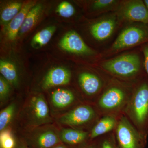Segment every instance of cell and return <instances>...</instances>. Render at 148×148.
<instances>
[{
	"label": "cell",
	"mask_w": 148,
	"mask_h": 148,
	"mask_svg": "<svg viewBox=\"0 0 148 148\" xmlns=\"http://www.w3.org/2000/svg\"><path fill=\"white\" fill-rule=\"evenodd\" d=\"M127 113L141 133L148 127V81L140 84L127 103Z\"/></svg>",
	"instance_id": "1"
},
{
	"label": "cell",
	"mask_w": 148,
	"mask_h": 148,
	"mask_svg": "<svg viewBox=\"0 0 148 148\" xmlns=\"http://www.w3.org/2000/svg\"><path fill=\"white\" fill-rule=\"evenodd\" d=\"M106 71L121 77L135 76L142 66L140 56L136 53H127L104 61L102 65Z\"/></svg>",
	"instance_id": "2"
},
{
	"label": "cell",
	"mask_w": 148,
	"mask_h": 148,
	"mask_svg": "<svg viewBox=\"0 0 148 148\" xmlns=\"http://www.w3.org/2000/svg\"><path fill=\"white\" fill-rule=\"evenodd\" d=\"M147 43H148V25L140 23L123 29L112 45L109 51L117 52Z\"/></svg>",
	"instance_id": "3"
},
{
	"label": "cell",
	"mask_w": 148,
	"mask_h": 148,
	"mask_svg": "<svg viewBox=\"0 0 148 148\" xmlns=\"http://www.w3.org/2000/svg\"><path fill=\"white\" fill-rule=\"evenodd\" d=\"M116 135L120 148H141L145 138L125 116L121 117L117 124Z\"/></svg>",
	"instance_id": "4"
},
{
	"label": "cell",
	"mask_w": 148,
	"mask_h": 148,
	"mask_svg": "<svg viewBox=\"0 0 148 148\" xmlns=\"http://www.w3.org/2000/svg\"><path fill=\"white\" fill-rule=\"evenodd\" d=\"M116 15L121 20L148 24V9L142 0L121 1Z\"/></svg>",
	"instance_id": "5"
},
{
	"label": "cell",
	"mask_w": 148,
	"mask_h": 148,
	"mask_svg": "<svg viewBox=\"0 0 148 148\" xmlns=\"http://www.w3.org/2000/svg\"><path fill=\"white\" fill-rule=\"evenodd\" d=\"M128 96L123 88L118 86L109 88L98 101L100 108L106 112H114L122 108L127 103Z\"/></svg>",
	"instance_id": "6"
},
{
	"label": "cell",
	"mask_w": 148,
	"mask_h": 148,
	"mask_svg": "<svg viewBox=\"0 0 148 148\" xmlns=\"http://www.w3.org/2000/svg\"><path fill=\"white\" fill-rule=\"evenodd\" d=\"M95 115V111L91 107L80 106L61 117L59 121L69 126H79L89 122Z\"/></svg>",
	"instance_id": "7"
},
{
	"label": "cell",
	"mask_w": 148,
	"mask_h": 148,
	"mask_svg": "<svg viewBox=\"0 0 148 148\" xmlns=\"http://www.w3.org/2000/svg\"><path fill=\"white\" fill-rule=\"evenodd\" d=\"M59 45L63 50L75 54L88 55L93 53L79 35L74 31L66 33L60 40Z\"/></svg>",
	"instance_id": "8"
},
{
	"label": "cell",
	"mask_w": 148,
	"mask_h": 148,
	"mask_svg": "<svg viewBox=\"0 0 148 148\" xmlns=\"http://www.w3.org/2000/svg\"><path fill=\"white\" fill-rule=\"evenodd\" d=\"M117 18L116 15L107 16L92 24L90 27V32L93 38L99 41L108 39L115 29Z\"/></svg>",
	"instance_id": "9"
},
{
	"label": "cell",
	"mask_w": 148,
	"mask_h": 148,
	"mask_svg": "<svg viewBox=\"0 0 148 148\" xmlns=\"http://www.w3.org/2000/svg\"><path fill=\"white\" fill-rule=\"evenodd\" d=\"M71 74L68 69L63 67H56L51 69L45 76L42 87L47 89L57 86L69 84L71 80Z\"/></svg>",
	"instance_id": "10"
},
{
	"label": "cell",
	"mask_w": 148,
	"mask_h": 148,
	"mask_svg": "<svg viewBox=\"0 0 148 148\" xmlns=\"http://www.w3.org/2000/svg\"><path fill=\"white\" fill-rule=\"evenodd\" d=\"M30 108L33 119L37 124L47 122L50 119L47 103L41 95L33 97L30 102Z\"/></svg>",
	"instance_id": "11"
},
{
	"label": "cell",
	"mask_w": 148,
	"mask_h": 148,
	"mask_svg": "<svg viewBox=\"0 0 148 148\" xmlns=\"http://www.w3.org/2000/svg\"><path fill=\"white\" fill-rule=\"evenodd\" d=\"M35 5L36 2L34 1L27 3L23 6L19 13L8 23L7 27V34L10 40L15 39L27 14Z\"/></svg>",
	"instance_id": "12"
},
{
	"label": "cell",
	"mask_w": 148,
	"mask_h": 148,
	"mask_svg": "<svg viewBox=\"0 0 148 148\" xmlns=\"http://www.w3.org/2000/svg\"><path fill=\"white\" fill-rule=\"evenodd\" d=\"M79 82L83 90L88 95L96 94L102 87L101 79L97 76L90 73H82L79 77Z\"/></svg>",
	"instance_id": "13"
},
{
	"label": "cell",
	"mask_w": 148,
	"mask_h": 148,
	"mask_svg": "<svg viewBox=\"0 0 148 148\" xmlns=\"http://www.w3.org/2000/svg\"><path fill=\"white\" fill-rule=\"evenodd\" d=\"M117 122L114 116H106L98 122L93 127L90 133V137L95 138L106 134L116 127Z\"/></svg>",
	"instance_id": "14"
},
{
	"label": "cell",
	"mask_w": 148,
	"mask_h": 148,
	"mask_svg": "<svg viewBox=\"0 0 148 148\" xmlns=\"http://www.w3.org/2000/svg\"><path fill=\"white\" fill-rule=\"evenodd\" d=\"M43 10L42 5L41 4H36L29 10L25 17L21 29L19 30V34H25L29 32L36 24Z\"/></svg>",
	"instance_id": "15"
},
{
	"label": "cell",
	"mask_w": 148,
	"mask_h": 148,
	"mask_svg": "<svg viewBox=\"0 0 148 148\" xmlns=\"http://www.w3.org/2000/svg\"><path fill=\"white\" fill-rule=\"evenodd\" d=\"M75 96L71 91L66 89L56 90L51 95L53 106L58 108H63L70 106L74 102Z\"/></svg>",
	"instance_id": "16"
},
{
	"label": "cell",
	"mask_w": 148,
	"mask_h": 148,
	"mask_svg": "<svg viewBox=\"0 0 148 148\" xmlns=\"http://www.w3.org/2000/svg\"><path fill=\"white\" fill-rule=\"evenodd\" d=\"M87 132H86L67 128L61 131L60 137L64 143L75 145L83 142L87 137Z\"/></svg>",
	"instance_id": "17"
},
{
	"label": "cell",
	"mask_w": 148,
	"mask_h": 148,
	"mask_svg": "<svg viewBox=\"0 0 148 148\" xmlns=\"http://www.w3.org/2000/svg\"><path fill=\"white\" fill-rule=\"evenodd\" d=\"M0 72L5 79L12 84L16 85L18 81L17 71L15 66L9 61L1 60Z\"/></svg>",
	"instance_id": "18"
},
{
	"label": "cell",
	"mask_w": 148,
	"mask_h": 148,
	"mask_svg": "<svg viewBox=\"0 0 148 148\" xmlns=\"http://www.w3.org/2000/svg\"><path fill=\"white\" fill-rule=\"evenodd\" d=\"M56 29L55 27L51 26L37 33L32 39V45L34 47L39 48L47 44L51 39Z\"/></svg>",
	"instance_id": "19"
},
{
	"label": "cell",
	"mask_w": 148,
	"mask_h": 148,
	"mask_svg": "<svg viewBox=\"0 0 148 148\" xmlns=\"http://www.w3.org/2000/svg\"><path fill=\"white\" fill-rule=\"evenodd\" d=\"M22 7V3L19 2H14L7 5L3 9L1 13V20L2 23H9L19 13Z\"/></svg>",
	"instance_id": "20"
},
{
	"label": "cell",
	"mask_w": 148,
	"mask_h": 148,
	"mask_svg": "<svg viewBox=\"0 0 148 148\" xmlns=\"http://www.w3.org/2000/svg\"><path fill=\"white\" fill-rule=\"evenodd\" d=\"M120 2L116 0H95L92 2V8L94 11L101 14L116 11Z\"/></svg>",
	"instance_id": "21"
},
{
	"label": "cell",
	"mask_w": 148,
	"mask_h": 148,
	"mask_svg": "<svg viewBox=\"0 0 148 148\" xmlns=\"http://www.w3.org/2000/svg\"><path fill=\"white\" fill-rule=\"evenodd\" d=\"M59 142L57 135L51 130L42 132L39 135L36 140L37 145L40 148L52 147Z\"/></svg>",
	"instance_id": "22"
},
{
	"label": "cell",
	"mask_w": 148,
	"mask_h": 148,
	"mask_svg": "<svg viewBox=\"0 0 148 148\" xmlns=\"http://www.w3.org/2000/svg\"><path fill=\"white\" fill-rule=\"evenodd\" d=\"M15 107L14 104H11L3 110L0 113V130L1 132L5 128L10 122L13 116Z\"/></svg>",
	"instance_id": "23"
},
{
	"label": "cell",
	"mask_w": 148,
	"mask_h": 148,
	"mask_svg": "<svg viewBox=\"0 0 148 148\" xmlns=\"http://www.w3.org/2000/svg\"><path fill=\"white\" fill-rule=\"evenodd\" d=\"M56 12L62 17L70 18L75 12V10L73 6L71 3L67 1H63L57 7Z\"/></svg>",
	"instance_id": "24"
},
{
	"label": "cell",
	"mask_w": 148,
	"mask_h": 148,
	"mask_svg": "<svg viewBox=\"0 0 148 148\" xmlns=\"http://www.w3.org/2000/svg\"><path fill=\"white\" fill-rule=\"evenodd\" d=\"M0 144L1 148H14L15 140L10 130H3L0 134Z\"/></svg>",
	"instance_id": "25"
},
{
	"label": "cell",
	"mask_w": 148,
	"mask_h": 148,
	"mask_svg": "<svg viewBox=\"0 0 148 148\" xmlns=\"http://www.w3.org/2000/svg\"><path fill=\"white\" fill-rule=\"evenodd\" d=\"M10 86L7 81L1 76L0 78V96L1 99L5 98L8 94Z\"/></svg>",
	"instance_id": "26"
},
{
	"label": "cell",
	"mask_w": 148,
	"mask_h": 148,
	"mask_svg": "<svg viewBox=\"0 0 148 148\" xmlns=\"http://www.w3.org/2000/svg\"><path fill=\"white\" fill-rule=\"evenodd\" d=\"M142 51L144 56L145 66L148 78V43L143 45L142 47Z\"/></svg>",
	"instance_id": "27"
},
{
	"label": "cell",
	"mask_w": 148,
	"mask_h": 148,
	"mask_svg": "<svg viewBox=\"0 0 148 148\" xmlns=\"http://www.w3.org/2000/svg\"><path fill=\"white\" fill-rule=\"evenodd\" d=\"M102 148H114L112 143L106 140L103 142L102 144Z\"/></svg>",
	"instance_id": "28"
},
{
	"label": "cell",
	"mask_w": 148,
	"mask_h": 148,
	"mask_svg": "<svg viewBox=\"0 0 148 148\" xmlns=\"http://www.w3.org/2000/svg\"><path fill=\"white\" fill-rule=\"evenodd\" d=\"M144 1V2L145 3V5L146 7L148 9V0H145Z\"/></svg>",
	"instance_id": "29"
},
{
	"label": "cell",
	"mask_w": 148,
	"mask_h": 148,
	"mask_svg": "<svg viewBox=\"0 0 148 148\" xmlns=\"http://www.w3.org/2000/svg\"><path fill=\"white\" fill-rule=\"evenodd\" d=\"M53 148H66L65 147H64L63 146H57V147H55Z\"/></svg>",
	"instance_id": "30"
},
{
	"label": "cell",
	"mask_w": 148,
	"mask_h": 148,
	"mask_svg": "<svg viewBox=\"0 0 148 148\" xmlns=\"http://www.w3.org/2000/svg\"><path fill=\"white\" fill-rule=\"evenodd\" d=\"M19 148H27L25 147H20Z\"/></svg>",
	"instance_id": "31"
},
{
	"label": "cell",
	"mask_w": 148,
	"mask_h": 148,
	"mask_svg": "<svg viewBox=\"0 0 148 148\" xmlns=\"http://www.w3.org/2000/svg\"><path fill=\"white\" fill-rule=\"evenodd\" d=\"M88 148H92V147H89Z\"/></svg>",
	"instance_id": "32"
},
{
	"label": "cell",
	"mask_w": 148,
	"mask_h": 148,
	"mask_svg": "<svg viewBox=\"0 0 148 148\" xmlns=\"http://www.w3.org/2000/svg\"><path fill=\"white\" fill-rule=\"evenodd\" d=\"M119 148H120L119 147Z\"/></svg>",
	"instance_id": "33"
},
{
	"label": "cell",
	"mask_w": 148,
	"mask_h": 148,
	"mask_svg": "<svg viewBox=\"0 0 148 148\" xmlns=\"http://www.w3.org/2000/svg\"></svg>",
	"instance_id": "34"
}]
</instances>
